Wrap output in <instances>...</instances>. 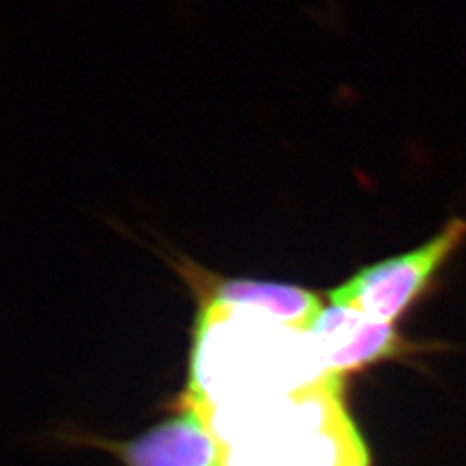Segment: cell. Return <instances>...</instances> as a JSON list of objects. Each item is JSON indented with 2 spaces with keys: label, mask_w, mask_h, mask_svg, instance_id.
Here are the masks:
<instances>
[{
  "label": "cell",
  "mask_w": 466,
  "mask_h": 466,
  "mask_svg": "<svg viewBox=\"0 0 466 466\" xmlns=\"http://www.w3.org/2000/svg\"><path fill=\"white\" fill-rule=\"evenodd\" d=\"M466 240V221L452 218L417 249L360 269L330 290V300L383 323H392L427 290L437 271Z\"/></svg>",
  "instance_id": "6da1fadb"
},
{
  "label": "cell",
  "mask_w": 466,
  "mask_h": 466,
  "mask_svg": "<svg viewBox=\"0 0 466 466\" xmlns=\"http://www.w3.org/2000/svg\"><path fill=\"white\" fill-rule=\"evenodd\" d=\"M309 332L318 365L339 380L370 365L417 352V346L404 340L392 323L373 319L348 306L325 308Z\"/></svg>",
  "instance_id": "7a4b0ae2"
},
{
  "label": "cell",
  "mask_w": 466,
  "mask_h": 466,
  "mask_svg": "<svg viewBox=\"0 0 466 466\" xmlns=\"http://www.w3.org/2000/svg\"><path fill=\"white\" fill-rule=\"evenodd\" d=\"M100 444L125 466H227L228 461V450L219 435L190 400L182 413L132 441Z\"/></svg>",
  "instance_id": "3957f363"
},
{
  "label": "cell",
  "mask_w": 466,
  "mask_h": 466,
  "mask_svg": "<svg viewBox=\"0 0 466 466\" xmlns=\"http://www.w3.org/2000/svg\"><path fill=\"white\" fill-rule=\"evenodd\" d=\"M209 304L258 311L298 332H309L325 309L317 294L306 289L242 279H217L211 282Z\"/></svg>",
  "instance_id": "277c9868"
},
{
  "label": "cell",
  "mask_w": 466,
  "mask_h": 466,
  "mask_svg": "<svg viewBox=\"0 0 466 466\" xmlns=\"http://www.w3.org/2000/svg\"><path fill=\"white\" fill-rule=\"evenodd\" d=\"M354 466H370V460H368V461H363V463H358V465Z\"/></svg>",
  "instance_id": "5b68a950"
}]
</instances>
